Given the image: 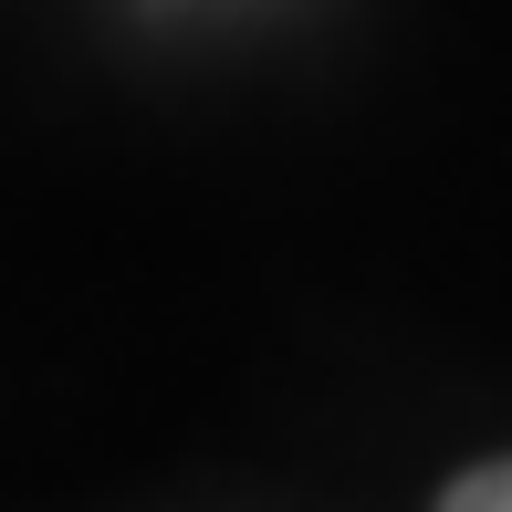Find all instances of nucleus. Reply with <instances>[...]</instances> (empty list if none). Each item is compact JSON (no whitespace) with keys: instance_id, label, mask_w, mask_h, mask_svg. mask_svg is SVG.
<instances>
[{"instance_id":"obj_1","label":"nucleus","mask_w":512,"mask_h":512,"mask_svg":"<svg viewBox=\"0 0 512 512\" xmlns=\"http://www.w3.org/2000/svg\"><path fill=\"white\" fill-rule=\"evenodd\" d=\"M439 512H512V460H471L460 481H439Z\"/></svg>"}]
</instances>
